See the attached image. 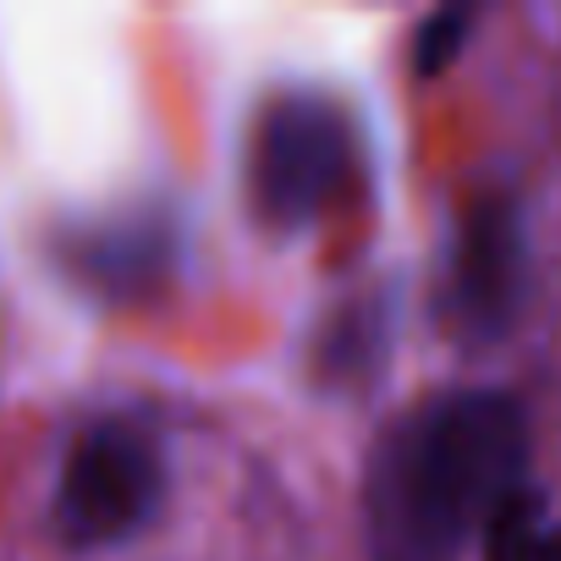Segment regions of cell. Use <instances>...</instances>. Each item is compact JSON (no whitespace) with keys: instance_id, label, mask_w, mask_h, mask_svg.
Segmentation results:
<instances>
[{"instance_id":"6da1fadb","label":"cell","mask_w":561,"mask_h":561,"mask_svg":"<svg viewBox=\"0 0 561 561\" xmlns=\"http://www.w3.org/2000/svg\"><path fill=\"white\" fill-rule=\"evenodd\" d=\"M517 490H528V413L506 391L424 397L369 446V561H457Z\"/></svg>"},{"instance_id":"7a4b0ae2","label":"cell","mask_w":561,"mask_h":561,"mask_svg":"<svg viewBox=\"0 0 561 561\" xmlns=\"http://www.w3.org/2000/svg\"><path fill=\"white\" fill-rule=\"evenodd\" d=\"M353 116L320 89H280L248 133V209L270 231H304L358 187Z\"/></svg>"},{"instance_id":"3957f363","label":"cell","mask_w":561,"mask_h":561,"mask_svg":"<svg viewBox=\"0 0 561 561\" xmlns=\"http://www.w3.org/2000/svg\"><path fill=\"white\" fill-rule=\"evenodd\" d=\"M165 490L171 468L160 435L133 413H111L78 430L56 479L50 523L72 550H105L144 534L160 517Z\"/></svg>"},{"instance_id":"277c9868","label":"cell","mask_w":561,"mask_h":561,"mask_svg":"<svg viewBox=\"0 0 561 561\" xmlns=\"http://www.w3.org/2000/svg\"><path fill=\"white\" fill-rule=\"evenodd\" d=\"M528 304V231L512 193H479L451 231L440 320L462 347L501 342Z\"/></svg>"},{"instance_id":"5b68a950","label":"cell","mask_w":561,"mask_h":561,"mask_svg":"<svg viewBox=\"0 0 561 561\" xmlns=\"http://www.w3.org/2000/svg\"><path fill=\"white\" fill-rule=\"evenodd\" d=\"M56 259L61 270H72L78 287L111 304H138L171 280V270L182 264V248H176L171 209H122V215L72 226L56 242Z\"/></svg>"},{"instance_id":"8992f818","label":"cell","mask_w":561,"mask_h":561,"mask_svg":"<svg viewBox=\"0 0 561 561\" xmlns=\"http://www.w3.org/2000/svg\"><path fill=\"white\" fill-rule=\"evenodd\" d=\"M386 358V304H342L314 342V364L331 380H364Z\"/></svg>"},{"instance_id":"52a82bcc","label":"cell","mask_w":561,"mask_h":561,"mask_svg":"<svg viewBox=\"0 0 561 561\" xmlns=\"http://www.w3.org/2000/svg\"><path fill=\"white\" fill-rule=\"evenodd\" d=\"M550 512L534 490H517L490 523H484V561H545L550 556Z\"/></svg>"},{"instance_id":"ba28073f","label":"cell","mask_w":561,"mask_h":561,"mask_svg":"<svg viewBox=\"0 0 561 561\" xmlns=\"http://www.w3.org/2000/svg\"><path fill=\"white\" fill-rule=\"evenodd\" d=\"M468 34H473V12H468V7H446V12L424 18V28H419V39H413V78H424V83L440 78V72L462 56Z\"/></svg>"},{"instance_id":"9c48e42d","label":"cell","mask_w":561,"mask_h":561,"mask_svg":"<svg viewBox=\"0 0 561 561\" xmlns=\"http://www.w3.org/2000/svg\"><path fill=\"white\" fill-rule=\"evenodd\" d=\"M545 561H561V528H550V556Z\"/></svg>"}]
</instances>
